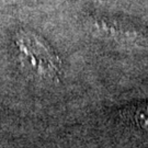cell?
Instances as JSON below:
<instances>
[{
	"instance_id": "obj_1",
	"label": "cell",
	"mask_w": 148,
	"mask_h": 148,
	"mask_svg": "<svg viewBox=\"0 0 148 148\" xmlns=\"http://www.w3.org/2000/svg\"><path fill=\"white\" fill-rule=\"evenodd\" d=\"M14 44L22 66L34 77L44 80H58L63 62L49 43L36 32L20 30L14 35Z\"/></svg>"
},
{
	"instance_id": "obj_2",
	"label": "cell",
	"mask_w": 148,
	"mask_h": 148,
	"mask_svg": "<svg viewBox=\"0 0 148 148\" xmlns=\"http://www.w3.org/2000/svg\"><path fill=\"white\" fill-rule=\"evenodd\" d=\"M91 27L101 36L148 49V32L130 22L101 16L91 19Z\"/></svg>"
},
{
	"instance_id": "obj_3",
	"label": "cell",
	"mask_w": 148,
	"mask_h": 148,
	"mask_svg": "<svg viewBox=\"0 0 148 148\" xmlns=\"http://www.w3.org/2000/svg\"><path fill=\"white\" fill-rule=\"evenodd\" d=\"M120 115L124 121L131 123L143 132L148 133V100L122 109Z\"/></svg>"
}]
</instances>
